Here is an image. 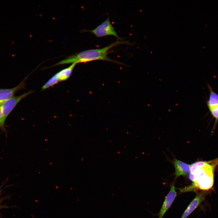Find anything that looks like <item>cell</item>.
Segmentation results:
<instances>
[{"label":"cell","instance_id":"8","mask_svg":"<svg viewBox=\"0 0 218 218\" xmlns=\"http://www.w3.org/2000/svg\"><path fill=\"white\" fill-rule=\"evenodd\" d=\"M175 169V174L176 178L180 176H185L189 173L191 165L180 160L175 159L173 162Z\"/></svg>","mask_w":218,"mask_h":218},{"label":"cell","instance_id":"14","mask_svg":"<svg viewBox=\"0 0 218 218\" xmlns=\"http://www.w3.org/2000/svg\"></svg>","mask_w":218,"mask_h":218},{"label":"cell","instance_id":"3","mask_svg":"<svg viewBox=\"0 0 218 218\" xmlns=\"http://www.w3.org/2000/svg\"><path fill=\"white\" fill-rule=\"evenodd\" d=\"M33 92L30 91L19 96H14L0 104L2 114V118L0 121V127L4 126L6 118L17 104Z\"/></svg>","mask_w":218,"mask_h":218},{"label":"cell","instance_id":"6","mask_svg":"<svg viewBox=\"0 0 218 218\" xmlns=\"http://www.w3.org/2000/svg\"><path fill=\"white\" fill-rule=\"evenodd\" d=\"M177 195L175 186L173 184H172L158 214V218H163L164 214L172 204Z\"/></svg>","mask_w":218,"mask_h":218},{"label":"cell","instance_id":"1","mask_svg":"<svg viewBox=\"0 0 218 218\" xmlns=\"http://www.w3.org/2000/svg\"><path fill=\"white\" fill-rule=\"evenodd\" d=\"M218 165V158L209 161H199L192 164L189 173V178L193 182L192 185L181 189V191L210 190L213 185L214 172Z\"/></svg>","mask_w":218,"mask_h":218},{"label":"cell","instance_id":"11","mask_svg":"<svg viewBox=\"0 0 218 218\" xmlns=\"http://www.w3.org/2000/svg\"><path fill=\"white\" fill-rule=\"evenodd\" d=\"M57 73L52 76L42 87V90H44L54 85L59 82Z\"/></svg>","mask_w":218,"mask_h":218},{"label":"cell","instance_id":"9","mask_svg":"<svg viewBox=\"0 0 218 218\" xmlns=\"http://www.w3.org/2000/svg\"><path fill=\"white\" fill-rule=\"evenodd\" d=\"M207 87L209 91V96L206 104L208 109L218 106V94L214 91L209 84Z\"/></svg>","mask_w":218,"mask_h":218},{"label":"cell","instance_id":"7","mask_svg":"<svg viewBox=\"0 0 218 218\" xmlns=\"http://www.w3.org/2000/svg\"><path fill=\"white\" fill-rule=\"evenodd\" d=\"M203 194L200 193L196 196L187 207L180 218H187L200 205L204 199Z\"/></svg>","mask_w":218,"mask_h":218},{"label":"cell","instance_id":"12","mask_svg":"<svg viewBox=\"0 0 218 218\" xmlns=\"http://www.w3.org/2000/svg\"><path fill=\"white\" fill-rule=\"evenodd\" d=\"M211 115L215 120V124L218 120V106L209 109Z\"/></svg>","mask_w":218,"mask_h":218},{"label":"cell","instance_id":"5","mask_svg":"<svg viewBox=\"0 0 218 218\" xmlns=\"http://www.w3.org/2000/svg\"><path fill=\"white\" fill-rule=\"evenodd\" d=\"M26 77L19 84L10 88H0V104L4 101L12 98L19 91L24 89L25 86Z\"/></svg>","mask_w":218,"mask_h":218},{"label":"cell","instance_id":"10","mask_svg":"<svg viewBox=\"0 0 218 218\" xmlns=\"http://www.w3.org/2000/svg\"><path fill=\"white\" fill-rule=\"evenodd\" d=\"M76 64H72L68 67L57 73L59 82L66 80L69 78Z\"/></svg>","mask_w":218,"mask_h":218},{"label":"cell","instance_id":"13","mask_svg":"<svg viewBox=\"0 0 218 218\" xmlns=\"http://www.w3.org/2000/svg\"><path fill=\"white\" fill-rule=\"evenodd\" d=\"M2 111L1 105L0 104V121H1L2 119Z\"/></svg>","mask_w":218,"mask_h":218},{"label":"cell","instance_id":"2","mask_svg":"<svg viewBox=\"0 0 218 218\" xmlns=\"http://www.w3.org/2000/svg\"><path fill=\"white\" fill-rule=\"evenodd\" d=\"M128 43V42L127 41H119L102 48L84 51L76 54L69 56L55 64L54 65L70 63L77 64L99 60L121 64V62L110 58L107 56L108 51L111 48L118 45Z\"/></svg>","mask_w":218,"mask_h":218},{"label":"cell","instance_id":"4","mask_svg":"<svg viewBox=\"0 0 218 218\" xmlns=\"http://www.w3.org/2000/svg\"><path fill=\"white\" fill-rule=\"evenodd\" d=\"M87 31L94 34L97 37L112 35L118 39L120 38L111 24L108 17L105 21L94 29L87 30Z\"/></svg>","mask_w":218,"mask_h":218}]
</instances>
